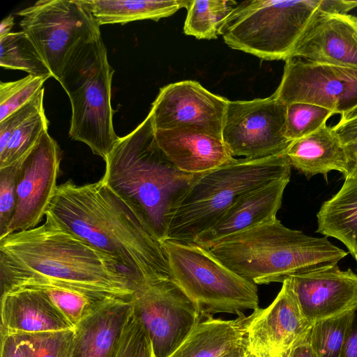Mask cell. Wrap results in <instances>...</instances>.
Returning a JSON list of instances; mask_svg holds the SVG:
<instances>
[{
  "label": "cell",
  "instance_id": "cell-6",
  "mask_svg": "<svg viewBox=\"0 0 357 357\" xmlns=\"http://www.w3.org/2000/svg\"><path fill=\"white\" fill-rule=\"evenodd\" d=\"M356 7L357 1L346 0L243 1L224 20L219 34L233 49L285 61L317 13H347Z\"/></svg>",
  "mask_w": 357,
  "mask_h": 357
},
{
  "label": "cell",
  "instance_id": "cell-39",
  "mask_svg": "<svg viewBox=\"0 0 357 357\" xmlns=\"http://www.w3.org/2000/svg\"><path fill=\"white\" fill-rule=\"evenodd\" d=\"M340 357H357V307L353 310Z\"/></svg>",
  "mask_w": 357,
  "mask_h": 357
},
{
  "label": "cell",
  "instance_id": "cell-4",
  "mask_svg": "<svg viewBox=\"0 0 357 357\" xmlns=\"http://www.w3.org/2000/svg\"><path fill=\"white\" fill-rule=\"evenodd\" d=\"M208 250L255 284L282 283L290 276L337 264L348 255L327 237L306 235L278 219L228 236Z\"/></svg>",
  "mask_w": 357,
  "mask_h": 357
},
{
  "label": "cell",
  "instance_id": "cell-36",
  "mask_svg": "<svg viewBox=\"0 0 357 357\" xmlns=\"http://www.w3.org/2000/svg\"><path fill=\"white\" fill-rule=\"evenodd\" d=\"M44 87L28 102L0 121V153L6 149L13 132L26 120L44 110Z\"/></svg>",
  "mask_w": 357,
  "mask_h": 357
},
{
  "label": "cell",
  "instance_id": "cell-31",
  "mask_svg": "<svg viewBox=\"0 0 357 357\" xmlns=\"http://www.w3.org/2000/svg\"><path fill=\"white\" fill-rule=\"evenodd\" d=\"M21 335L28 357H71L75 327Z\"/></svg>",
  "mask_w": 357,
  "mask_h": 357
},
{
  "label": "cell",
  "instance_id": "cell-18",
  "mask_svg": "<svg viewBox=\"0 0 357 357\" xmlns=\"http://www.w3.org/2000/svg\"><path fill=\"white\" fill-rule=\"evenodd\" d=\"M289 180L280 179L245 194L224 213L215 225L200 234L194 243L209 249L228 236L275 220Z\"/></svg>",
  "mask_w": 357,
  "mask_h": 357
},
{
  "label": "cell",
  "instance_id": "cell-23",
  "mask_svg": "<svg viewBox=\"0 0 357 357\" xmlns=\"http://www.w3.org/2000/svg\"><path fill=\"white\" fill-rule=\"evenodd\" d=\"M249 316L231 320L205 317L169 357H218L246 343Z\"/></svg>",
  "mask_w": 357,
  "mask_h": 357
},
{
  "label": "cell",
  "instance_id": "cell-25",
  "mask_svg": "<svg viewBox=\"0 0 357 357\" xmlns=\"http://www.w3.org/2000/svg\"><path fill=\"white\" fill-rule=\"evenodd\" d=\"M0 284L1 294L11 289L21 288L41 291L75 327L105 303L115 300L96 297L34 277L3 276L0 277Z\"/></svg>",
  "mask_w": 357,
  "mask_h": 357
},
{
  "label": "cell",
  "instance_id": "cell-11",
  "mask_svg": "<svg viewBox=\"0 0 357 357\" xmlns=\"http://www.w3.org/2000/svg\"><path fill=\"white\" fill-rule=\"evenodd\" d=\"M287 105L273 94L251 100H229L222 139L234 156L261 158L283 153Z\"/></svg>",
  "mask_w": 357,
  "mask_h": 357
},
{
  "label": "cell",
  "instance_id": "cell-9",
  "mask_svg": "<svg viewBox=\"0 0 357 357\" xmlns=\"http://www.w3.org/2000/svg\"><path fill=\"white\" fill-rule=\"evenodd\" d=\"M17 14L22 31L57 81L74 52L101 37L100 26L77 0H40Z\"/></svg>",
  "mask_w": 357,
  "mask_h": 357
},
{
  "label": "cell",
  "instance_id": "cell-13",
  "mask_svg": "<svg viewBox=\"0 0 357 357\" xmlns=\"http://www.w3.org/2000/svg\"><path fill=\"white\" fill-rule=\"evenodd\" d=\"M61 160L60 147L47 131L22 158L16 207L5 236L38 226L56 190Z\"/></svg>",
  "mask_w": 357,
  "mask_h": 357
},
{
  "label": "cell",
  "instance_id": "cell-41",
  "mask_svg": "<svg viewBox=\"0 0 357 357\" xmlns=\"http://www.w3.org/2000/svg\"><path fill=\"white\" fill-rule=\"evenodd\" d=\"M250 354V352L247 347V344H243L239 345L218 357H245Z\"/></svg>",
  "mask_w": 357,
  "mask_h": 357
},
{
  "label": "cell",
  "instance_id": "cell-26",
  "mask_svg": "<svg viewBox=\"0 0 357 357\" xmlns=\"http://www.w3.org/2000/svg\"><path fill=\"white\" fill-rule=\"evenodd\" d=\"M92 14L98 24H124L137 20L172 15L186 8L190 0H77Z\"/></svg>",
  "mask_w": 357,
  "mask_h": 357
},
{
  "label": "cell",
  "instance_id": "cell-40",
  "mask_svg": "<svg viewBox=\"0 0 357 357\" xmlns=\"http://www.w3.org/2000/svg\"><path fill=\"white\" fill-rule=\"evenodd\" d=\"M289 357H317L311 345L310 331L294 347Z\"/></svg>",
  "mask_w": 357,
  "mask_h": 357
},
{
  "label": "cell",
  "instance_id": "cell-43",
  "mask_svg": "<svg viewBox=\"0 0 357 357\" xmlns=\"http://www.w3.org/2000/svg\"><path fill=\"white\" fill-rule=\"evenodd\" d=\"M245 357H255V356L250 354L249 355H248V356H245Z\"/></svg>",
  "mask_w": 357,
  "mask_h": 357
},
{
  "label": "cell",
  "instance_id": "cell-1",
  "mask_svg": "<svg viewBox=\"0 0 357 357\" xmlns=\"http://www.w3.org/2000/svg\"><path fill=\"white\" fill-rule=\"evenodd\" d=\"M46 213L128 273L135 291L170 278L161 243L102 179L82 185L68 181L58 185Z\"/></svg>",
  "mask_w": 357,
  "mask_h": 357
},
{
  "label": "cell",
  "instance_id": "cell-24",
  "mask_svg": "<svg viewBox=\"0 0 357 357\" xmlns=\"http://www.w3.org/2000/svg\"><path fill=\"white\" fill-rule=\"evenodd\" d=\"M317 232L340 241L357 261V176L344 182L317 215Z\"/></svg>",
  "mask_w": 357,
  "mask_h": 357
},
{
  "label": "cell",
  "instance_id": "cell-3",
  "mask_svg": "<svg viewBox=\"0 0 357 357\" xmlns=\"http://www.w3.org/2000/svg\"><path fill=\"white\" fill-rule=\"evenodd\" d=\"M104 160L101 179L163 242L174 207L199 174L180 171L167 158L157 144L150 112L134 130L119 137Z\"/></svg>",
  "mask_w": 357,
  "mask_h": 357
},
{
  "label": "cell",
  "instance_id": "cell-34",
  "mask_svg": "<svg viewBox=\"0 0 357 357\" xmlns=\"http://www.w3.org/2000/svg\"><path fill=\"white\" fill-rule=\"evenodd\" d=\"M21 159L0 169V238L5 236L15 210Z\"/></svg>",
  "mask_w": 357,
  "mask_h": 357
},
{
  "label": "cell",
  "instance_id": "cell-35",
  "mask_svg": "<svg viewBox=\"0 0 357 357\" xmlns=\"http://www.w3.org/2000/svg\"><path fill=\"white\" fill-rule=\"evenodd\" d=\"M112 357H155L149 336L134 312Z\"/></svg>",
  "mask_w": 357,
  "mask_h": 357
},
{
  "label": "cell",
  "instance_id": "cell-17",
  "mask_svg": "<svg viewBox=\"0 0 357 357\" xmlns=\"http://www.w3.org/2000/svg\"><path fill=\"white\" fill-rule=\"evenodd\" d=\"M293 57L357 69V17L319 12L294 47Z\"/></svg>",
  "mask_w": 357,
  "mask_h": 357
},
{
  "label": "cell",
  "instance_id": "cell-10",
  "mask_svg": "<svg viewBox=\"0 0 357 357\" xmlns=\"http://www.w3.org/2000/svg\"><path fill=\"white\" fill-rule=\"evenodd\" d=\"M132 305L155 357L170 356L205 317L198 305L170 278L135 291Z\"/></svg>",
  "mask_w": 357,
  "mask_h": 357
},
{
  "label": "cell",
  "instance_id": "cell-42",
  "mask_svg": "<svg viewBox=\"0 0 357 357\" xmlns=\"http://www.w3.org/2000/svg\"><path fill=\"white\" fill-rule=\"evenodd\" d=\"M14 25V17L11 15L3 18L0 24V38H3L11 33Z\"/></svg>",
  "mask_w": 357,
  "mask_h": 357
},
{
  "label": "cell",
  "instance_id": "cell-29",
  "mask_svg": "<svg viewBox=\"0 0 357 357\" xmlns=\"http://www.w3.org/2000/svg\"><path fill=\"white\" fill-rule=\"evenodd\" d=\"M353 310L313 323L311 345L317 357H340Z\"/></svg>",
  "mask_w": 357,
  "mask_h": 357
},
{
  "label": "cell",
  "instance_id": "cell-14",
  "mask_svg": "<svg viewBox=\"0 0 357 357\" xmlns=\"http://www.w3.org/2000/svg\"><path fill=\"white\" fill-rule=\"evenodd\" d=\"M228 102L198 82L184 80L160 88L149 112L155 130H194L222 139Z\"/></svg>",
  "mask_w": 357,
  "mask_h": 357
},
{
  "label": "cell",
  "instance_id": "cell-33",
  "mask_svg": "<svg viewBox=\"0 0 357 357\" xmlns=\"http://www.w3.org/2000/svg\"><path fill=\"white\" fill-rule=\"evenodd\" d=\"M47 80L43 77L28 75L16 81L0 84V121L28 102Z\"/></svg>",
  "mask_w": 357,
  "mask_h": 357
},
{
  "label": "cell",
  "instance_id": "cell-5",
  "mask_svg": "<svg viewBox=\"0 0 357 357\" xmlns=\"http://www.w3.org/2000/svg\"><path fill=\"white\" fill-rule=\"evenodd\" d=\"M291 167L283 152L261 158H234L197 175L173 208L165 240L194 243L245 194L290 178Z\"/></svg>",
  "mask_w": 357,
  "mask_h": 357
},
{
  "label": "cell",
  "instance_id": "cell-20",
  "mask_svg": "<svg viewBox=\"0 0 357 357\" xmlns=\"http://www.w3.org/2000/svg\"><path fill=\"white\" fill-rule=\"evenodd\" d=\"M75 328L40 290L14 289L1 294L0 329L36 333Z\"/></svg>",
  "mask_w": 357,
  "mask_h": 357
},
{
  "label": "cell",
  "instance_id": "cell-32",
  "mask_svg": "<svg viewBox=\"0 0 357 357\" xmlns=\"http://www.w3.org/2000/svg\"><path fill=\"white\" fill-rule=\"evenodd\" d=\"M333 114L331 110L320 106L290 103L287 107L285 135L291 142L305 137L326 124Z\"/></svg>",
  "mask_w": 357,
  "mask_h": 357
},
{
  "label": "cell",
  "instance_id": "cell-12",
  "mask_svg": "<svg viewBox=\"0 0 357 357\" xmlns=\"http://www.w3.org/2000/svg\"><path fill=\"white\" fill-rule=\"evenodd\" d=\"M273 95L287 105L308 103L342 115L357 107V69L289 58Z\"/></svg>",
  "mask_w": 357,
  "mask_h": 357
},
{
  "label": "cell",
  "instance_id": "cell-22",
  "mask_svg": "<svg viewBox=\"0 0 357 357\" xmlns=\"http://www.w3.org/2000/svg\"><path fill=\"white\" fill-rule=\"evenodd\" d=\"M291 167L307 178L322 174L327 181L328 172L337 171L344 178L349 176L350 165L346 150L326 124L317 131L292 141L284 151Z\"/></svg>",
  "mask_w": 357,
  "mask_h": 357
},
{
  "label": "cell",
  "instance_id": "cell-8",
  "mask_svg": "<svg viewBox=\"0 0 357 357\" xmlns=\"http://www.w3.org/2000/svg\"><path fill=\"white\" fill-rule=\"evenodd\" d=\"M170 278L199 307L205 317L224 312L241 315L259 307L257 284L194 243L165 240Z\"/></svg>",
  "mask_w": 357,
  "mask_h": 357
},
{
  "label": "cell",
  "instance_id": "cell-21",
  "mask_svg": "<svg viewBox=\"0 0 357 357\" xmlns=\"http://www.w3.org/2000/svg\"><path fill=\"white\" fill-rule=\"evenodd\" d=\"M133 312L132 300H112L75 327L71 357H112Z\"/></svg>",
  "mask_w": 357,
  "mask_h": 357
},
{
  "label": "cell",
  "instance_id": "cell-15",
  "mask_svg": "<svg viewBox=\"0 0 357 357\" xmlns=\"http://www.w3.org/2000/svg\"><path fill=\"white\" fill-rule=\"evenodd\" d=\"M312 323L303 314L289 278L274 301L249 315L246 344L255 357H289Z\"/></svg>",
  "mask_w": 357,
  "mask_h": 357
},
{
  "label": "cell",
  "instance_id": "cell-44",
  "mask_svg": "<svg viewBox=\"0 0 357 357\" xmlns=\"http://www.w3.org/2000/svg\"><path fill=\"white\" fill-rule=\"evenodd\" d=\"M356 264H357V261H356Z\"/></svg>",
  "mask_w": 357,
  "mask_h": 357
},
{
  "label": "cell",
  "instance_id": "cell-19",
  "mask_svg": "<svg viewBox=\"0 0 357 357\" xmlns=\"http://www.w3.org/2000/svg\"><path fill=\"white\" fill-rule=\"evenodd\" d=\"M158 145L180 171L201 174L229 163L232 156L223 139L188 129L155 130Z\"/></svg>",
  "mask_w": 357,
  "mask_h": 357
},
{
  "label": "cell",
  "instance_id": "cell-37",
  "mask_svg": "<svg viewBox=\"0 0 357 357\" xmlns=\"http://www.w3.org/2000/svg\"><path fill=\"white\" fill-rule=\"evenodd\" d=\"M342 143L350 165V176H357V107L341 115L336 125L332 126Z\"/></svg>",
  "mask_w": 357,
  "mask_h": 357
},
{
  "label": "cell",
  "instance_id": "cell-16",
  "mask_svg": "<svg viewBox=\"0 0 357 357\" xmlns=\"http://www.w3.org/2000/svg\"><path fill=\"white\" fill-rule=\"evenodd\" d=\"M304 316L312 324L357 307V273L337 264L288 278Z\"/></svg>",
  "mask_w": 357,
  "mask_h": 357
},
{
  "label": "cell",
  "instance_id": "cell-7",
  "mask_svg": "<svg viewBox=\"0 0 357 357\" xmlns=\"http://www.w3.org/2000/svg\"><path fill=\"white\" fill-rule=\"evenodd\" d=\"M114 72L100 37L74 52L59 81L71 105L70 137L103 159L119 139L114 130L111 104Z\"/></svg>",
  "mask_w": 357,
  "mask_h": 357
},
{
  "label": "cell",
  "instance_id": "cell-27",
  "mask_svg": "<svg viewBox=\"0 0 357 357\" xmlns=\"http://www.w3.org/2000/svg\"><path fill=\"white\" fill-rule=\"evenodd\" d=\"M237 2L231 0L190 1L183 31L197 39H215L224 20Z\"/></svg>",
  "mask_w": 357,
  "mask_h": 357
},
{
  "label": "cell",
  "instance_id": "cell-38",
  "mask_svg": "<svg viewBox=\"0 0 357 357\" xmlns=\"http://www.w3.org/2000/svg\"><path fill=\"white\" fill-rule=\"evenodd\" d=\"M0 357H28L20 334L0 329Z\"/></svg>",
  "mask_w": 357,
  "mask_h": 357
},
{
  "label": "cell",
  "instance_id": "cell-30",
  "mask_svg": "<svg viewBox=\"0 0 357 357\" xmlns=\"http://www.w3.org/2000/svg\"><path fill=\"white\" fill-rule=\"evenodd\" d=\"M49 121L45 109L33 115L12 134L4 151L0 153V169L23 158L36 144L43 133L47 131Z\"/></svg>",
  "mask_w": 357,
  "mask_h": 357
},
{
  "label": "cell",
  "instance_id": "cell-2",
  "mask_svg": "<svg viewBox=\"0 0 357 357\" xmlns=\"http://www.w3.org/2000/svg\"><path fill=\"white\" fill-rule=\"evenodd\" d=\"M36 227L0 238V276L45 279L102 298L132 300L131 276L48 213Z\"/></svg>",
  "mask_w": 357,
  "mask_h": 357
},
{
  "label": "cell",
  "instance_id": "cell-28",
  "mask_svg": "<svg viewBox=\"0 0 357 357\" xmlns=\"http://www.w3.org/2000/svg\"><path fill=\"white\" fill-rule=\"evenodd\" d=\"M0 66L6 69L22 70L28 75L47 79L52 77L37 49L23 31L11 32L0 38Z\"/></svg>",
  "mask_w": 357,
  "mask_h": 357
}]
</instances>
